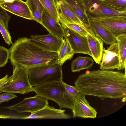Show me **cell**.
Here are the masks:
<instances>
[{
	"label": "cell",
	"mask_w": 126,
	"mask_h": 126,
	"mask_svg": "<svg viewBox=\"0 0 126 126\" xmlns=\"http://www.w3.org/2000/svg\"><path fill=\"white\" fill-rule=\"evenodd\" d=\"M65 90L62 80L33 86L32 91L44 98L55 102L61 109H69L64 97Z\"/></svg>",
	"instance_id": "5b68a950"
},
{
	"label": "cell",
	"mask_w": 126,
	"mask_h": 126,
	"mask_svg": "<svg viewBox=\"0 0 126 126\" xmlns=\"http://www.w3.org/2000/svg\"><path fill=\"white\" fill-rule=\"evenodd\" d=\"M31 13L33 20L41 24L42 15L45 8L39 0H26Z\"/></svg>",
	"instance_id": "603a6c76"
},
{
	"label": "cell",
	"mask_w": 126,
	"mask_h": 126,
	"mask_svg": "<svg viewBox=\"0 0 126 126\" xmlns=\"http://www.w3.org/2000/svg\"><path fill=\"white\" fill-rule=\"evenodd\" d=\"M94 61L91 57L87 56H79L72 62L71 65L73 72H79L86 69H91Z\"/></svg>",
	"instance_id": "ffe728a7"
},
{
	"label": "cell",
	"mask_w": 126,
	"mask_h": 126,
	"mask_svg": "<svg viewBox=\"0 0 126 126\" xmlns=\"http://www.w3.org/2000/svg\"><path fill=\"white\" fill-rule=\"evenodd\" d=\"M9 49L0 46V67L4 66L9 59Z\"/></svg>",
	"instance_id": "83f0119b"
},
{
	"label": "cell",
	"mask_w": 126,
	"mask_h": 126,
	"mask_svg": "<svg viewBox=\"0 0 126 126\" xmlns=\"http://www.w3.org/2000/svg\"><path fill=\"white\" fill-rule=\"evenodd\" d=\"M0 6L6 11L14 15L29 20L33 17L27 5L22 0H14L11 2L2 4Z\"/></svg>",
	"instance_id": "5bb4252c"
},
{
	"label": "cell",
	"mask_w": 126,
	"mask_h": 126,
	"mask_svg": "<svg viewBox=\"0 0 126 126\" xmlns=\"http://www.w3.org/2000/svg\"><path fill=\"white\" fill-rule=\"evenodd\" d=\"M14 0H0V5L5 3L11 2Z\"/></svg>",
	"instance_id": "d6a6232c"
},
{
	"label": "cell",
	"mask_w": 126,
	"mask_h": 126,
	"mask_svg": "<svg viewBox=\"0 0 126 126\" xmlns=\"http://www.w3.org/2000/svg\"><path fill=\"white\" fill-rule=\"evenodd\" d=\"M102 0L112 9L120 12H126V0Z\"/></svg>",
	"instance_id": "484cf974"
},
{
	"label": "cell",
	"mask_w": 126,
	"mask_h": 126,
	"mask_svg": "<svg viewBox=\"0 0 126 126\" xmlns=\"http://www.w3.org/2000/svg\"><path fill=\"white\" fill-rule=\"evenodd\" d=\"M48 104V100L36 94L33 96L25 98L20 102L6 108L19 113L35 112Z\"/></svg>",
	"instance_id": "ba28073f"
},
{
	"label": "cell",
	"mask_w": 126,
	"mask_h": 126,
	"mask_svg": "<svg viewBox=\"0 0 126 126\" xmlns=\"http://www.w3.org/2000/svg\"><path fill=\"white\" fill-rule=\"evenodd\" d=\"M17 97L13 93L5 92L0 94V104L3 102L8 101Z\"/></svg>",
	"instance_id": "4dcf8cb0"
},
{
	"label": "cell",
	"mask_w": 126,
	"mask_h": 126,
	"mask_svg": "<svg viewBox=\"0 0 126 126\" xmlns=\"http://www.w3.org/2000/svg\"><path fill=\"white\" fill-rule=\"evenodd\" d=\"M65 40L58 52V58L57 63L62 66L67 60H71L74 54L68 40Z\"/></svg>",
	"instance_id": "7402d4cb"
},
{
	"label": "cell",
	"mask_w": 126,
	"mask_h": 126,
	"mask_svg": "<svg viewBox=\"0 0 126 126\" xmlns=\"http://www.w3.org/2000/svg\"><path fill=\"white\" fill-rule=\"evenodd\" d=\"M89 20L91 26L95 35L107 45L116 42V38L108 30L96 21Z\"/></svg>",
	"instance_id": "d6986e66"
},
{
	"label": "cell",
	"mask_w": 126,
	"mask_h": 126,
	"mask_svg": "<svg viewBox=\"0 0 126 126\" xmlns=\"http://www.w3.org/2000/svg\"><path fill=\"white\" fill-rule=\"evenodd\" d=\"M11 18L10 16L8 14L5 10L0 6V20L8 28L9 22Z\"/></svg>",
	"instance_id": "f546056e"
},
{
	"label": "cell",
	"mask_w": 126,
	"mask_h": 126,
	"mask_svg": "<svg viewBox=\"0 0 126 126\" xmlns=\"http://www.w3.org/2000/svg\"><path fill=\"white\" fill-rule=\"evenodd\" d=\"M63 110L57 109L51 107L48 104L42 109L29 115L21 117V119H69L72 118L70 115L65 113Z\"/></svg>",
	"instance_id": "4fadbf2b"
},
{
	"label": "cell",
	"mask_w": 126,
	"mask_h": 126,
	"mask_svg": "<svg viewBox=\"0 0 126 126\" xmlns=\"http://www.w3.org/2000/svg\"><path fill=\"white\" fill-rule=\"evenodd\" d=\"M29 78L33 86L61 81L63 79L62 65L56 63L30 69Z\"/></svg>",
	"instance_id": "277c9868"
},
{
	"label": "cell",
	"mask_w": 126,
	"mask_h": 126,
	"mask_svg": "<svg viewBox=\"0 0 126 126\" xmlns=\"http://www.w3.org/2000/svg\"><path fill=\"white\" fill-rule=\"evenodd\" d=\"M65 90L64 95L65 99L69 107L72 110L75 97L80 92L75 86L68 85L63 82Z\"/></svg>",
	"instance_id": "cb8c5ba5"
},
{
	"label": "cell",
	"mask_w": 126,
	"mask_h": 126,
	"mask_svg": "<svg viewBox=\"0 0 126 126\" xmlns=\"http://www.w3.org/2000/svg\"><path fill=\"white\" fill-rule=\"evenodd\" d=\"M8 28L0 20V32L5 42L8 45L12 44L11 37Z\"/></svg>",
	"instance_id": "f1b7e54d"
},
{
	"label": "cell",
	"mask_w": 126,
	"mask_h": 126,
	"mask_svg": "<svg viewBox=\"0 0 126 126\" xmlns=\"http://www.w3.org/2000/svg\"><path fill=\"white\" fill-rule=\"evenodd\" d=\"M70 7L89 32L93 33L82 0H63Z\"/></svg>",
	"instance_id": "e0dca14e"
},
{
	"label": "cell",
	"mask_w": 126,
	"mask_h": 126,
	"mask_svg": "<svg viewBox=\"0 0 126 126\" xmlns=\"http://www.w3.org/2000/svg\"><path fill=\"white\" fill-rule=\"evenodd\" d=\"M41 24L49 33L62 38L64 37V31L61 24L56 21L45 9L42 15Z\"/></svg>",
	"instance_id": "2e32d148"
},
{
	"label": "cell",
	"mask_w": 126,
	"mask_h": 126,
	"mask_svg": "<svg viewBox=\"0 0 126 126\" xmlns=\"http://www.w3.org/2000/svg\"><path fill=\"white\" fill-rule=\"evenodd\" d=\"M8 75L7 74L0 79V90L8 81Z\"/></svg>",
	"instance_id": "1f68e13d"
},
{
	"label": "cell",
	"mask_w": 126,
	"mask_h": 126,
	"mask_svg": "<svg viewBox=\"0 0 126 126\" xmlns=\"http://www.w3.org/2000/svg\"><path fill=\"white\" fill-rule=\"evenodd\" d=\"M92 57L96 63L100 64L103 48V42L94 34L89 33L86 36Z\"/></svg>",
	"instance_id": "ac0fdd59"
},
{
	"label": "cell",
	"mask_w": 126,
	"mask_h": 126,
	"mask_svg": "<svg viewBox=\"0 0 126 126\" xmlns=\"http://www.w3.org/2000/svg\"><path fill=\"white\" fill-rule=\"evenodd\" d=\"M61 25L64 31V39L68 41L74 54H84L92 57L86 37L81 35L63 24Z\"/></svg>",
	"instance_id": "9c48e42d"
},
{
	"label": "cell",
	"mask_w": 126,
	"mask_h": 126,
	"mask_svg": "<svg viewBox=\"0 0 126 126\" xmlns=\"http://www.w3.org/2000/svg\"><path fill=\"white\" fill-rule=\"evenodd\" d=\"M119 64V57L117 43L110 45L107 49L104 48L100 64V69L118 70Z\"/></svg>",
	"instance_id": "7c38bea8"
},
{
	"label": "cell",
	"mask_w": 126,
	"mask_h": 126,
	"mask_svg": "<svg viewBox=\"0 0 126 126\" xmlns=\"http://www.w3.org/2000/svg\"><path fill=\"white\" fill-rule=\"evenodd\" d=\"M85 96L79 92L76 96L72 109L73 118H94L96 117V111L90 105Z\"/></svg>",
	"instance_id": "8fae6325"
},
{
	"label": "cell",
	"mask_w": 126,
	"mask_h": 126,
	"mask_svg": "<svg viewBox=\"0 0 126 126\" xmlns=\"http://www.w3.org/2000/svg\"><path fill=\"white\" fill-rule=\"evenodd\" d=\"M13 66L30 69L57 63V52L45 51L31 43L26 37L18 38L9 49Z\"/></svg>",
	"instance_id": "7a4b0ae2"
},
{
	"label": "cell",
	"mask_w": 126,
	"mask_h": 126,
	"mask_svg": "<svg viewBox=\"0 0 126 126\" xmlns=\"http://www.w3.org/2000/svg\"><path fill=\"white\" fill-rule=\"evenodd\" d=\"M82 0L89 19L106 17H126V12H120L112 9L102 0Z\"/></svg>",
	"instance_id": "8992f818"
},
{
	"label": "cell",
	"mask_w": 126,
	"mask_h": 126,
	"mask_svg": "<svg viewBox=\"0 0 126 126\" xmlns=\"http://www.w3.org/2000/svg\"><path fill=\"white\" fill-rule=\"evenodd\" d=\"M39 0L45 9L56 21L59 22L60 16L54 0Z\"/></svg>",
	"instance_id": "d4e9b609"
},
{
	"label": "cell",
	"mask_w": 126,
	"mask_h": 126,
	"mask_svg": "<svg viewBox=\"0 0 126 126\" xmlns=\"http://www.w3.org/2000/svg\"><path fill=\"white\" fill-rule=\"evenodd\" d=\"M79 92L100 98H126V72L97 70L80 74L74 82Z\"/></svg>",
	"instance_id": "6da1fadb"
},
{
	"label": "cell",
	"mask_w": 126,
	"mask_h": 126,
	"mask_svg": "<svg viewBox=\"0 0 126 126\" xmlns=\"http://www.w3.org/2000/svg\"><path fill=\"white\" fill-rule=\"evenodd\" d=\"M119 57V64L118 70L125 69L126 72V34H122L116 38Z\"/></svg>",
	"instance_id": "44dd1931"
},
{
	"label": "cell",
	"mask_w": 126,
	"mask_h": 126,
	"mask_svg": "<svg viewBox=\"0 0 126 126\" xmlns=\"http://www.w3.org/2000/svg\"><path fill=\"white\" fill-rule=\"evenodd\" d=\"M30 42L44 50L58 53L65 40L51 33L44 35H32Z\"/></svg>",
	"instance_id": "52a82bcc"
},
{
	"label": "cell",
	"mask_w": 126,
	"mask_h": 126,
	"mask_svg": "<svg viewBox=\"0 0 126 126\" xmlns=\"http://www.w3.org/2000/svg\"><path fill=\"white\" fill-rule=\"evenodd\" d=\"M60 22L82 36L86 37L89 33L86 28L78 24L63 22Z\"/></svg>",
	"instance_id": "4316f807"
},
{
	"label": "cell",
	"mask_w": 126,
	"mask_h": 126,
	"mask_svg": "<svg viewBox=\"0 0 126 126\" xmlns=\"http://www.w3.org/2000/svg\"><path fill=\"white\" fill-rule=\"evenodd\" d=\"M54 1L60 16V22L76 23L85 27L79 19L66 2L63 0Z\"/></svg>",
	"instance_id": "9a60e30c"
},
{
	"label": "cell",
	"mask_w": 126,
	"mask_h": 126,
	"mask_svg": "<svg viewBox=\"0 0 126 126\" xmlns=\"http://www.w3.org/2000/svg\"><path fill=\"white\" fill-rule=\"evenodd\" d=\"M4 116L3 115H0V118L3 119L4 118Z\"/></svg>",
	"instance_id": "836d02e7"
},
{
	"label": "cell",
	"mask_w": 126,
	"mask_h": 126,
	"mask_svg": "<svg viewBox=\"0 0 126 126\" xmlns=\"http://www.w3.org/2000/svg\"><path fill=\"white\" fill-rule=\"evenodd\" d=\"M30 68L17 66H13V74L8 77L7 82L0 90L2 92L26 94L32 91L33 86L29 78Z\"/></svg>",
	"instance_id": "3957f363"
},
{
	"label": "cell",
	"mask_w": 126,
	"mask_h": 126,
	"mask_svg": "<svg viewBox=\"0 0 126 126\" xmlns=\"http://www.w3.org/2000/svg\"><path fill=\"white\" fill-rule=\"evenodd\" d=\"M90 19L98 23L116 38L120 35L126 34V17H106Z\"/></svg>",
	"instance_id": "30bf717a"
}]
</instances>
